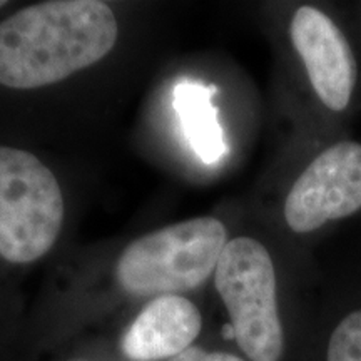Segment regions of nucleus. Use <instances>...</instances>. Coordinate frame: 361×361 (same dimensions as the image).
I'll list each match as a JSON object with an SVG mask.
<instances>
[{"mask_svg":"<svg viewBox=\"0 0 361 361\" xmlns=\"http://www.w3.org/2000/svg\"><path fill=\"white\" fill-rule=\"evenodd\" d=\"M64 197L56 176L39 157L0 146V258L27 264L56 245Z\"/></svg>","mask_w":361,"mask_h":361,"instance_id":"obj_3","label":"nucleus"},{"mask_svg":"<svg viewBox=\"0 0 361 361\" xmlns=\"http://www.w3.org/2000/svg\"><path fill=\"white\" fill-rule=\"evenodd\" d=\"M214 284L231 316L239 348L252 361H279L284 336L268 250L252 238L228 241L216 266Z\"/></svg>","mask_w":361,"mask_h":361,"instance_id":"obj_4","label":"nucleus"},{"mask_svg":"<svg viewBox=\"0 0 361 361\" xmlns=\"http://www.w3.org/2000/svg\"><path fill=\"white\" fill-rule=\"evenodd\" d=\"M201 313L179 295L157 296L130 323L121 343L130 361L171 360L200 336Z\"/></svg>","mask_w":361,"mask_h":361,"instance_id":"obj_7","label":"nucleus"},{"mask_svg":"<svg viewBox=\"0 0 361 361\" xmlns=\"http://www.w3.org/2000/svg\"><path fill=\"white\" fill-rule=\"evenodd\" d=\"M214 85L180 80L173 90V107L183 126L184 137L204 164H216L228 154L224 130L218 119L213 97Z\"/></svg>","mask_w":361,"mask_h":361,"instance_id":"obj_8","label":"nucleus"},{"mask_svg":"<svg viewBox=\"0 0 361 361\" xmlns=\"http://www.w3.org/2000/svg\"><path fill=\"white\" fill-rule=\"evenodd\" d=\"M168 361H245L239 356H234L231 353H223V351H204L197 346H191L183 353H179L174 358Z\"/></svg>","mask_w":361,"mask_h":361,"instance_id":"obj_10","label":"nucleus"},{"mask_svg":"<svg viewBox=\"0 0 361 361\" xmlns=\"http://www.w3.org/2000/svg\"><path fill=\"white\" fill-rule=\"evenodd\" d=\"M117 20L106 2L51 0L0 22V84L37 89L94 66L112 51Z\"/></svg>","mask_w":361,"mask_h":361,"instance_id":"obj_1","label":"nucleus"},{"mask_svg":"<svg viewBox=\"0 0 361 361\" xmlns=\"http://www.w3.org/2000/svg\"><path fill=\"white\" fill-rule=\"evenodd\" d=\"M223 336L224 338H229V340H236V335H234V328L233 324H224L223 326Z\"/></svg>","mask_w":361,"mask_h":361,"instance_id":"obj_11","label":"nucleus"},{"mask_svg":"<svg viewBox=\"0 0 361 361\" xmlns=\"http://www.w3.org/2000/svg\"><path fill=\"white\" fill-rule=\"evenodd\" d=\"M290 35L319 101L331 111L345 109L358 69L348 40L338 25L326 13L305 6L293 16Z\"/></svg>","mask_w":361,"mask_h":361,"instance_id":"obj_6","label":"nucleus"},{"mask_svg":"<svg viewBox=\"0 0 361 361\" xmlns=\"http://www.w3.org/2000/svg\"><path fill=\"white\" fill-rule=\"evenodd\" d=\"M358 209L361 144L343 141L323 151L296 179L284 202V218L293 231L305 234Z\"/></svg>","mask_w":361,"mask_h":361,"instance_id":"obj_5","label":"nucleus"},{"mask_svg":"<svg viewBox=\"0 0 361 361\" xmlns=\"http://www.w3.org/2000/svg\"><path fill=\"white\" fill-rule=\"evenodd\" d=\"M6 4H7V2H4V0H0V7H4V6H6Z\"/></svg>","mask_w":361,"mask_h":361,"instance_id":"obj_12","label":"nucleus"},{"mask_svg":"<svg viewBox=\"0 0 361 361\" xmlns=\"http://www.w3.org/2000/svg\"><path fill=\"white\" fill-rule=\"evenodd\" d=\"M228 245L216 218L171 224L135 239L116 264V279L133 296H168L191 291L214 274Z\"/></svg>","mask_w":361,"mask_h":361,"instance_id":"obj_2","label":"nucleus"},{"mask_svg":"<svg viewBox=\"0 0 361 361\" xmlns=\"http://www.w3.org/2000/svg\"><path fill=\"white\" fill-rule=\"evenodd\" d=\"M328 361H361V310L350 313L333 331Z\"/></svg>","mask_w":361,"mask_h":361,"instance_id":"obj_9","label":"nucleus"}]
</instances>
